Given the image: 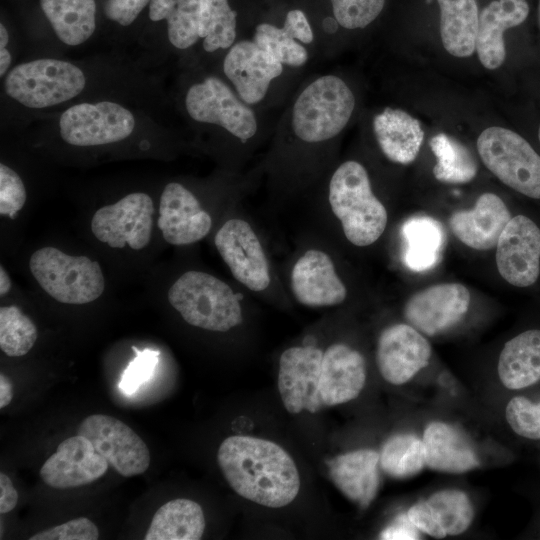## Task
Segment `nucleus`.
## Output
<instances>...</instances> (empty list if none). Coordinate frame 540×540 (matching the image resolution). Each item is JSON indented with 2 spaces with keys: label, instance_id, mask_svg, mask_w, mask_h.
Returning a JSON list of instances; mask_svg holds the SVG:
<instances>
[{
  "label": "nucleus",
  "instance_id": "obj_21",
  "mask_svg": "<svg viewBox=\"0 0 540 540\" xmlns=\"http://www.w3.org/2000/svg\"><path fill=\"white\" fill-rule=\"evenodd\" d=\"M510 219L503 200L487 192L478 197L472 209L454 212L449 218V227L463 244L484 251L496 247Z\"/></svg>",
  "mask_w": 540,
  "mask_h": 540
},
{
  "label": "nucleus",
  "instance_id": "obj_37",
  "mask_svg": "<svg viewBox=\"0 0 540 540\" xmlns=\"http://www.w3.org/2000/svg\"><path fill=\"white\" fill-rule=\"evenodd\" d=\"M447 535L466 531L473 519V507L468 496L455 489L440 490L427 500Z\"/></svg>",
  "mask_w": 540,
  "mask_h": 540
},
{
  "label": "nucleus",
  "instance_id": "obj_50",
  "mask_svg": "<svg viewBox=\"0 0 540 540\" xmlns=\"http://www.w3.org/2000/svg\"><path fill=\"white\" fill-rule=\"evenodd\" d=\"M13 398V388L10 380L0 374V408L6 407Z\"/></svg>",
  "mask_w": 540,
  "mask_h": 540
},
{
  "label": "nucleus",
  "instance_id": "obj_19",
  "mask_svg": "<svg viewBox=\"0 0 540 540\" xmlns=\"http://www.w3.org/2000/svg\"><path fill=\"white\" fill-rule=\"evenodd\" d=\"M157 225L169 244L188 245L209 233L212 219L191 191L180 183L170 182L160 197Z\"/></svg>",
  "mask_w": 540,
  "mask_h": 540
},
{
  "label": "nucleus",
  "instance_id": "obj_5",
  "mask_svg": "<svg viewBox=\"0 0 540 540\" xmlns=\"http://www.w3.org/2000/svg\"><path fill=\"white\" fill-rule=\"evenodd\" d=\"M86 86V77L76 65L53 58L21 63L5 76L6 94L25 107L47 108L69 101Z\"/></svg>",
  "mask_w": 540,
  "mask_h": 540
},
{
  "label": "nucleus",
  "instance_id": "obj_15",
  "mask_svg": "<svg viewBox=\"0 0 540 540\" xmlns=\"http://www.w3.org/2000/svg\"><path fill=\"white\" fill-rule=\"evenodd\" d=\"M471 296L459 283L429 286L405 303L404 316L419 332L434 336L456 325L467 313Z\"/></svg>",
  "mask_w": 540,
  "mask_h": 540
},
{
  "label": "nucleus",
  "instance_id": "obj_14",
  "mask_svg": "<svg viewBox=\"0 0 540 540\" xmlns=\"http://www.w3.org/2000/svg\"><path fill=\"white\" fill-rule=\"evenodd\" d=\"M495 259L501 277L509 284H534L540 274V228L527 216L512 217L499 237Z\"/></svg>",
  "mask_w": 540,
  "mask_h": 540
},
{
  "label": "nucleus",
  "instance_id": "obj_16",
  "mask_svg": "<svg viewBox=\"0 0 540 540\" xmlns=\"http://www.w3.org/2000/svg\"><path fill=\"white\" fill-rule=\"evenodd\" d=\"M284 65L253 40L235 42L223 60V72L238 96L248 105L261 102Z\"/></svg>",
  "mask_w": 540,
  "mask_h": 540
},
{
  "label": "nucleus",
  "instance_id": "obj_3",
  "mask_svg": "<svg viewBox=\"0 0 540 540\" xmlns=\"http://www.w3.org/2000/svg\"><path fill=\"white\" fill-rule=\"evenodd\" d=\"M355 104V96L342 78L322 75L297 96L291 111L292 131L307 143L332 139L348 124Z\"/></svg>",
  "mask_w": 540,
  "mask_h": 540
},
{
  "label": "nucleus",
  "instance_id": "obj_54",
  "mask_svg": "<svg viewBox=\"0 0 540 540\" xmlns=\"http://www.w3.org/2000/svg\"><path fill=\"white\" fill-rule=\"evenodd\" d=\"M539 22H540V4H539Z\"/></svg>",
  "mask_w": 540,
  "mask_h": 540
},
{
  "label": "nucleus",
  "instance_id": "obj_25",
  "mask_svg": "<svg viewBox=\"0 0 540 540\" xmlns=\"http://www.w3.org/2000/svg\"><path fill=\"white\" fill-rule=\"evenodd\" d=\"M372 125L387 159L403 165L415 160L424 139L419 120L402 109L387 107L374 116Z\"/></svg>",
  "mask_w": 540,
  "mask_h": 540
},
{
  "label": "nucleus",
  "instance_id": "obj_22",
  "mask_svg": "<svg viewBox=\"0 0 540 540\" xmlns=\"http://www.w3.org/2000/svg\"><path fill=\"white\" fill-rule=\"evenodd\" d=\"M366 382L363 356L351 347L336 343L323 354L319 393L324 406L346 403L356 398Z\"/></svg>",
  "mask_w": 540,
  "mask_h": 540
},
{
  "label": "nucleus",
  "instance_id": "obj_46",
  "mask_svg": "<svg viewBox=\"0 0 540 540\" xmlns=\"http://www.w3.org/2000/svg\"><path fill=\"white\" fill-rule=\"evenodd\" d=\"M288 34L304 45L314 40V33L305 13L299 9L290 10L282 26Z\"/></svg>",
  "mask_w": 540,
  "mask_h": 540
},
{
  "label": "nucleus",
  "instance_id": "obj_42",
  "mask_svg": "<svg viewBox=\"0 0 540 540\" xmlns=\"http://www.w3.org/2000/svg\"><path fill=\"white\" fill-rule=\"evenodd\" d=\"M136 357L124 370L119 388L126 394L134 393L143 383L153 375L158 362L159 352L150 349L138 351L135 347Z\"/></svg>",
  "mask_w": 540,
  "mask_h": 540
},
{
  "label": "nucleus",
  "instance_id": "obj_44",
  "mask_svg": "<svg viewBox=\"0 0 540 540\" xmlns=\"http://www.w3.org/2000/svg\"><path fill=\"white\" fill-rule=\"evenodd\" d=\"M407 516L418 530L435 538H444L447 536L434 510L427 501L414 504L408 510Z\"/></svg>",
  "mask_w": 540,
  "mask_h": 540
},
{
  "label": "nucleus",
  "instance_id": "obj_10",
  "mask_svg": "<svg viewBox=\"0 0 540 540\" xmlns=\"http://www.w3.org/2000/svg\"><path fill=\"white\" fill-rule=\"evenodd\" d=\"M77 434L88 438L95 451L124 477L140 475L149 467L150 453L145 442L113 416L90 415L82 421Z\"/></svg>",
  "mask_w": 540,
  "mask_h": 540
},
{
  "label": "nucleus",
  "instance_id": "obj_12",
  "mask_svg": "<svg viewBox=\"0 0 540 540\" xmlns=\"http://www.w3.org/2000/svg\"><path fill=\"white\" fill-rule=\"evenodd\" d=\"M323 354L314 346H294L281 354L278 390L289 413H316L324 406L319 393Z\"/></svg>",
  "mask_w": 540,
  "mask_h": 540
},
{
  "label": "nucleus",
  "instance_id": "obj_29",
  "mask_svg": "<svg viewBox=\"0 0 540 540\" xmlns=\"http://www.w3.org/2000/svg\"><path fill=\"white\" fill-rule=\"evenodd\" d=\"M440 35L445 50L456 57H468L476 49L479 14L476 0H437Z\"/></svg>",
  "mask_w": 540,
  "mask_h": 540
},
{
  "label": "nucleus",
  "instance_id": "obj_38",
  "mask_svg": "<svg viewBox=\"0 0 540 540\" xmlns=\"http://www.w3.org/2000/svg\"><path fill=\"white\" fill-rule=\"evenodd\" d=\"M252 40L283 65L301 67L309 59L304 44L294 39L283 27L261 23L256 26Z\"/></svg>",
  "mask_w": 540,
  "mask_h": 540
},
{
  "label": "nucleus",
  "instance_id": "obj_39",
  "mask_svg": "<svg viewBox=\"0 0 540 540\" xmlns=\"http://www.w3.org/2000/svg\"><path fill=\"white\" fill-rule=\"evenodd\" d=\"M338 25L346 29L364 28L381 13L385 0H330Z\"/></svg>",
  "mask_w": 540,
  "mask_h": 540
},
{
  "label": "nucleus",
  "instance_id": "obj_4",
  "mask_svg": "<svg viewBox=\"0 0 540 540\" xmlns=\"http://www.w3.org/2000/svg\"><path fill=\"white\" fill-rule=\"evenodd\" d=\"M168 300L190 325L226 332L242 323L238 296L228 284L201 271H187L170 287Z\"/></svg>",
  "mask_w": 540,
  "mask_h": 540
},
{
  "label": "nucleus",
  "instance_id": "obj_8",
  "mask_svg": "<svg viewBox=\"0 0 540 540\" xmlns=\"http://www.w3.org/2000/svg\"><path fill=\"white\" fill-rule=\"evenodd\" d=\"M185 107L193 120L220 126L242 142L252 138L258 129L256 114L251 106L215 76L189 87Z\"/></svg>",
  "mask_w": 540,
  "mask_h": 540
},
{
  "label": "nucleus",
  "instance_id": "obj_6",
  "mask_svg": "<svg viewBox=\"0 0 540 540\" xmlns=\"http://www.w3.org/2000/svg\"><path fill=\"white\" fill-rule=\"evenodd\" d=\"M32 275L41 288L58 302L86 304L99 298L105 288L100 265L85 256H71L55 247L35 251L29 260Z\"/></svg>",
  "mask_w": 540,
  "mask_h": 540
},
{
  "label": "nucleus",
  "instance_id": "obj_49",
  "mask_svg": "<svg viewBox=\"0 0 540 540\" xmlns=\"http://www.w3.org/2000/svg\"><path fill=\"white\" fill-rule=\"evenodd\" d=\"M9 42V33L6 27L0 24V75L4 76L10 68L12 57L7 49Z\"/></svg>",
  "mask_w": 540,
  "mask_h": 540
},
{
  "label": "nucleus",
  "instance_id": "obj_32",
  "mask_svg": "<svg viewBox=\"0 0 540 540\" xmlns=\"http://www.w3.org/2000/svg\"><path fill=\"white\" fill-rule=\"evenodd\" d=\"M149 17L167 21L169 42L177 49L186 50L200 39V0H152Z\"/></svg>",
  "mask_w": 540,
  "mask_h": 540
},
{
  "label": "nucleus",
  "instance_id": "obj_18",
  "mask_svg": "<svg viewBox=\"0 0 540 540\" xmlns=\"http://www.w3.org/2000/svg\"><path fill=\"white\" fill-rule=\"evenodd\" d=\"M108 466L90 440L77 434L58 445L56 452L42 465L40 476L52 488H74L101 478Z\"/></svg>",
  "mask_w": 540,
  "mask_h": 540
},
{
  "label": "nucleus",
  "instance_id": "obj_48",
  "mask_svg": "<svg viewBox=\"0 0 540 540\" xmlns=\"http://www.w3.org/2000/svg\"><path fill=\"white\" fill-rule=\"evenodd\" d=\"M18 502V493L10 478L0 473V513L6 514L12 511Z\"/></svg>",
  "mask_w": 540,
  "mask_h": 540
},
{
  "label": "nucleus",
  "instance_id": "obj_33",
  "mask_svg": "<svg viewBox=\"0 0 540 540\" xmlns=\"http://www.w3.org/2000/svg\"><path fill=\"white\" fill-rule=\"evenodd\" d=\"M429 145L436 157L433 174L438 181L463 184L474 179L477 162L463 143L445 133H438L430 139Z\"/></svg>",
  "mask_w": 540,
  "mask_h": 540
},
{
  "label": "nucleus",
  "instance_id": "obj_35",
  "mask_svg": "<svg viewBox=\"0 0 540 540\" xmlns=\"http://www.w3.org/2000/svg\"><path fill=\"white\" fill-rule=\"evenodd\" d=\"M381 468L394 478H407L424 467L423 441L413 434H398L389 438L382 447Z\"/></svg>",
  "mask_w": 540,
  "mask_h": 540
},
{
  "label": "nucleus",
  "instance_id": "obj_11",
  "mask_svg": "<svg viewBox=\"0 0 540 540\" xmlns=\"http://www.w3.org/2000/svg\"><path fill=\"white\" fill-rule=\"evenodd\" d=\"M153 214L154 204L149 195L131 193L98 209L92 217L91 230L99 241L110 247L128 245L134 250H141L150 241Z\"/></svg>",
  "mask_w": 540,
  "mask_h": 540
},
{
  "label": "nucleus",
  "instance_id": "obj_47",
  "mask_svg": "<svg viewBox=\"0 0 540 540\" xmlns=\"http://www.w3.org/2000/svg\"><path fill=\"white\" fill-rule=\"evenodd\" d=\"M419 536L418 528L409 520L407 514H401L381 533L380 538L415 540L419 539Z\"/></svg>",
  "mask_w": 540,
  "mask_h": 540
},
{
  "label": "nucleus",
  "instance_id": "obj_43",
  "mask_svg": "<svg viewBox=\"0 0 540 540\" xmlns=\"http://www.w3.org/2000/svg\"><path fill=\"white\" fill-rule=\"evenodd\" d=\"M99 538L97 526L88 518L80 517L61 525L40 531L30 540H96Z\"/></svg>",
  "mask_w": 540,
  "mask_h": 540
},
{
  "label": "nucleus",
  "instance_id": "obj_51",
  "mask_svg": "<svg viewBox=\"0 0 540 540\" xmlns=\"http://www.w3.org/2000/svg\"><path fill=\"white\" fill-rule=\"evenodd\" d=\"M11 280L5 269L0 267V295L3 297L11 290Z\"/></svg>",
  "mask_w": 540,
  "mask_h": 540
},
{
  "label": "nucleus",
  "instance_id": "obj_41",
  "mask_svg": "<svg viewBox=\"0 0 540 540\" xmlns=\"http://www.w3.org/2000/svg\"><path fill=\"white\" fill-rule=\"evenodd\" d=\"M27 194L20 176L9 166L0 164V214L11 219L23 208Z\"/></svg>",
  "mask_w": 540,
  "mask_h": 540
},
{
  "label": "nucleus",
  "instance_id": "obj_7",
  "mask_svg": "<svg viewBox=\"0 0 540 540\" xmlns=\"http://www.w3.org/2000/svg\"><path fill=\"white\" fill-rule=\"evenodd\" d=\"M485 167L501 182L530 198L540 199V156L516 132L489 127L477 139Z\"/></svg>",
  "mask_w": 540,
  "mask_h": 540
},
{
  "label": "nucleus",
  "instance_id": "obj_30",
  "mask_svg": "<svg viewBox=\"0 0 540 540\" xmlns=\"http://www.w3.org/2000/svg\"><path fill=\"white\" fill-rule=\"evenodd\" d=\"M205 530L201 506L190 499L177 498L163 504L154 514L146 540H199Z\"/></svg>",
  "mask_w": 540,
  "mask_h": 540
},
{
  "label": "nucleus",
  "instance_id": "obj_34",
  "mask_svg": "<svg viewBox=\"0 0 540 540\" xmlns=\"http://www.w3.org/2000/svg\"><path fill=\"white\" fill-rule=\"evenodd\" d=\"M237 13L228 0H200L199 34L207 52L229 49L236 40Z\"/></svg>",
  "mask_w": 540,
  "mask_h": 540
},
{
  "label": "nucleus",
  "instance_id": "obj_24",
  "mask_svg": "<svg viewBox=\"0 0 540 540\" xmlns=\"http://www.w3.org/2000/svg\"><path fill=\"white\" fill-rule=\"evenodd\" d=\"M379 454L371 449L350 451L328 462L333 483L349 499L367 507L379 486Z\"/></svg>",
  "mask_w": 540,
  "mask_h": 540
},
{
  "label": "nucleus",
  "instance_id": "obj_23",
  "mask_svg": "<svg viewBox=\"0 0 540 540\" xmlns=\"http://www.w3.org/2000/svg\"><path fill=\"white\" fill-rule=\"evenodd\" d=\"M529 14L526 0H494L479 15L476 51L489 70L499 68L506 57L504 32L523 23Z\"/></svg>",
  "mask_w": 540,
  "mask_h": 540
},
{
  "label": "nucleus",
  "instance_id": "obj_9",
  "mask_svg": "<svg viewBox=\"0 0 540 540\" xmlns=\"http://www.w3.org/2000/svg\"><path fill=\"white\" fill-rule=\"evenodd\" d=\"M134 128L132 112L112 101L73 105L59 119L61 138L79 147L119 142L129 137Z\"/></svg>",
  "mask_w": 540,
  "mask_h": 540
},
{
  "label": "nucleus",
  "instance_id": "obj_52",
  "mask_svg": "<svg viewBox=\"0 0 540 540\" xmlns=\"http://www.w3.org/2000/svg\"><path fill=\"white\" fill-rule=\"evenodd\" d=\"M337 21L336 19L334 18H326L323 22V27L326 31L328 32H333L336 30V26H337Z\"/></svg>",
  "mask_w": 540,
  "mask_h": 540
},
{
  "label": "nucleus",
  "instance_id": "obj_31",
  "mask_svg": "<svg viewBox=\"0 0 540 540\" xmlns=\"http://www.w3.org/2000/svg\"><path fill=\"white\" fill-rule=\"evenodd\" d=\"M59 40L69 46L86 42L96 28L95 0H40Z\"/></svg>",
  "mask_w": 540,
  "mask_h": 540
},
{
  "label": "nucleus",
  "instance_id": "obj_20",
  "mask_svg": "<svg viewBox=\"0 0 540 540\" xmlns=\"http://www.w3.org/2000/svg\"><path fill=\"white\" fill-rule=\"evenodd\" d=\"M291 289L296 300L308 307L338 305L347 296L329 255L315 249L305 252L293 266Z\"/></svg>",
  "mask_w": 540,
  "mask_h": 540
},
{
  "label": "nucleus",
  "instance_id": "obj_36",
  "mask_svg": "<svg viewBox=\"0 0 540 540\" xmlns=\"http://www.w3.org/2000/svg\"><path fill=\"white\" fill-rule=\"evenodd\" d=\"M37 340V328L17 306L0 308V348L9 357L27 354Z\"/></svg>",
  "mask_w": 540,
  "mask_h": 540
},
{
  "label": "nucleus",
  "instance_id": "obj_45",
  "mask_svg": "<svg viewBox=\"0 0 540 540\" xmlns=\"http://www.w3.org/2000/svg\"><path fill=\"white\" fill-rule=\"evenodd\" d=\"M152 0H107L105 4L106 16L120 24L128 26L134 22L142 10Z\"/></svg>",
  "mask_w": 540,
  "mask_h": 540
},
{
  "label": "nucleus",
  "instance_id": "obj_13",
  "mask_svg": "<svg viewBox=\"0 0 540 540\" xmlns=\"http://www.w3.org/2000/svg\"><path fill=\"white\" fill-rule=\"evenodd\" d=\"M215 246L234 278L248 289L260 292L271 281L262 245L252 227L242 219H230L214 238Z\"/></svg>",
  "mask_w": 540,
  "mask_h": 540
},
{
  "label": "nucleus",
  "instance_id": "obj_28",
  "mask_svg": "<svg viewBox=\"0 0 540 540\" xmlns=\"http://www.w3.org/2000/svg\"><path fill=\"white\" fill-rule=\"evenodd\" d=\"M404 242L403 260L413 272L434 268L441 260L446 244L442 224L427 215L410 217L402 226Z\"/></svg>",
  "mask_w": 540,
  "mask_h": 540
},
{
  "label": "nucleus",
  "instance_id": "obj_26",
  "mask_svg": "<svg viewBox=\"0 0 540 540\" xmlns=\"http://www.w3.org/2000/svg\"><path fill=\"white\" fill-rule=\"evenodd\" d=\"M425 463L431 469L463 473L479 466V460L463 435L444 422H431L423 436Z\"/></svg>",
  "mask_w": 540,
  "mask_h": 540
},
{
  "label": "nucleus",
  "instance_id": "obj_27",
  "mask_svg": "<svg viewBox=\"0 0 540 540\" xmlns=\"http://www.w3.org/2000/svg\"><path fill=\"white\" fill-rule=\"evenodd\" d=\"M498 375L508 389L518 390L540 381V330L520 333L503 347Z\"/></svg>",
  "mask_w": 540,
  "mask_h": 540
},
{
  "label": "nucleus",
  "instance_id": "obj_17",
  "mask_svg": "<svg viewBox=\"0 0 540 540\" xmlns=\"http://www.w3.org/2000/svg\"><path fill=\"white\" fill-rule=\"evenodd\" d=\"M431 353V346L421 332L409 324H395L381 332L376 361L387 382L401 385L428 365Z\"/></svg>",
  "mask_w": 540,
  "mask_h": 540
},
{
  "label": "nucleus",
  "instance_id": "obj_2",
  "mask_svg": "<svg viewBox=\"0 0 540 540\" xmlns=\"http://www.w3.org/2000/svg\"><path fill=\"white\" fill-rule=\"evenodd\" d=\"M329 203L343 232L355 246H368L383 234L386 208L374 195L365 167L357 161L343 162L329 183Z\"/></svg>",
  "mask_w": 540,
  "mask_h": 540
},
{
  "label": "nucleus",
  "instance_id": "obj_40",
  "mask_svg": "<svg viewBox=\"0 0 540 540\" xmlns=\"http://www.w3.org/2000/svg\"><path fill=\"white\" fill-rule=\"evenodd\" d=\"M505 416L518 435L533 440L540 439V403L534 404L523 396L513 397L506 406Z\"/></svg>",
  "mask_w": 540,
  "mask_h": 540
},
{
  "label": "nucleus",
  "instance_id": "obj_53",
  "mask_svg": "<svg viewBox=\"0 0 540 540\" xmlns=\"http://www.w3.org/2000/svg\"><path fill=\"white\" fill-rule=\"evenodd\" d=\"M538 138H539V141H540V127H539V131H538Z\"/></svg>",
  "mask_w": 540,
  "mask_h": 540
},
{
  "label": "nucleus",
  "instance_id": "obj_1",
  "mask_svg": "<svg viewBox=\"0 0 540 540\" xmlns=\"http://www.w3.org/2000/svg\"><path fill=\"white\" fill-rule=\"evenodd\" d=\"M217 460L231 488L262 506H286L299 492L300 477L293 459L272 441L230 436L221 443Z\"/></svg>",
  "mask_w": 540,
  "mask_h": 540
}]
</instances>
